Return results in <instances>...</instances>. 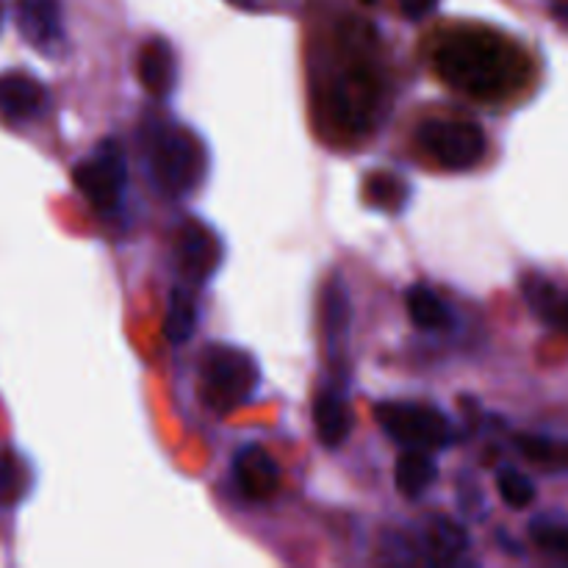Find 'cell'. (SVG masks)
Wrapping results in <instances>:
<instances>
[{"label":"cell","instance_id":"obj_1","mask_svg":"<svg viewBox=\"0 0 568 568\" xmlns=\"http://www.w3.org/2000/svg\"><path fill=\"white\" fill-rule=\"evenodd\" d=\"M436 72L455 92L475 100H499L519 83L525 59L505 37L483 28H460L438 42Z\"/></svg>","mask_w":568,"mask_h":568},{"label":"cell","instance_id":"obj_2","mask_svg":"<svg viewBox=\"0 0 568 568\" xmlns=\"http://www.w3.org/2000/svg\"><path fill=\"white\" fill-rule=\"evenodd\" d=\"M261 381L258 364L244 349L231 344H211L200 364V392L216 414H231L250 403Z\"/></svg>","mask_w":568,"mask_h":568},{"label":"cell","instance_id":"obj_3","mask_svg":"<svg viewBox=\"0 0 568 568\" xmlns=\"http://www.w3.org/2000/svg\"><path fill=\"white\" fill-rule=\"evenodd\" d=\"M150 170H153L155 183L161 192L172 194V197H183L192 192L205 175V148L192 131L181 125H164L155 128L150 136Z\"/></svg>","mask_w":568,"mask_h":568},{"label":"cell","instance_id":"obj_4","mask_svg":"<svg viewBox=\"0 0 568 568\" xmlns=\"http://www.w3.org/2000/svg\"><path fill=\"white\" fill-rule=\"evenodd\" d=\"M383 100V81L369 61H349L327 89V111L347 136H364L375 128Z\"/></svg>","mask_w":568,"mask_h":568},{"label":"cell","instance_id":"obj_5","mask_svg":"<svg viewBox=\"0 0 568 568\" xmlns=\"http://www.w3.org/2000/svg\"><path fill=\"white\" fill-rule=\"evenodd\" d=\"M375 419L394 444L405 449L436 453L453 444L455 427L442 408L427 403H381Z\"/></svg>","mask_w":568,"mask_h":568},{"label":"cell","instance_id":"obj_6","mask_svg":"<svg viewBox=\"0 0 568 568\" xmlns=\"http://www.w3.org/2000/svg\"><path fill=\"white\" fill-rule=\"evenodd\" d=\"M78 192L98 214H114L122 205L128 186V164L116 139H103L87 159L72 170Z\"/></svg>","mask_w":568,"mask_h":568},{"label":"cell","instance_id":"obj_7","mask_svg":"<svg viewBox=\"0 0 568 568\" xmlns=\"http://www.w3.org/2000/svg\"><path fill=\"white\" fill-rule=\"evenodd\" d=\"M416 144L444 170H471L486 159L488 136L477 122L427 120L416 131Z\"/></svg>","mask_w":568,"mask_h":568},{"label":"cell","instance_id":"obj_8","mask_svg":"<svg viewBox=\"0 0 568 568\" xmlns=\"http://www.w3.org/2000/svg\"><path fill=\"white\" fill-rule=\"evenodd\" d=\"M222 264L220 236L205 222L186 220L178 231V266L197 286L209 283Z\"/></svg>","mask_w":568,"mask_h":568},{"label":"cell","instance_id":"obj_9","mask_svg":"<svg viewBox=\"0 0 568 568\" xmlns=\"http://www.w3.org/2000/svg\"><path fill=\"white\" fill-rule=\"evenodd\" d=\"M17 28L31 48L59 53L64 42L59 0H17Z\"/></svg>","mask_w":568,"mask_h":568},{"label":"cell","instance_id":"obj_10","mask_svg":"<svg viewBox=\"0 0 568 568\" xmlns=\"http://www.w3.org/2000/svg\"><path fill=\"white\" fill-rule=\"evenodd\" d=\"M233 477H236L239 491L253 503L275 497L281 488V466L275 464L270 453L258 444H247L233 458Z\"/></svg>","mask_w":568,"mask_h":568},{"label":"cell","instance_id":"obj_11","mask_svg":"<svg viewBox=\"0 0 568 568\" xmlns=\"http://www.w3.org/2000/svg\"><path fill=\"white\" fill-rule=\"evenodd\" d=\"M50 98L48 89L31 72L11 70L0 75V116L9 122H28L44 114Z\"/></svg>","mask_w":568,"mask_h":568},{"label":"cell","instance_id":"obj_12","mask_svg":"<svg viewBox=\"0 0 568 568\" xmlns=\"http://www.w3.org/2000/svg\"><path fill=\"white\" fill-rule=\"evenodd\" d=\"M136 75L139 83L144 87V92L153 94V98H166V94L175 89L178 61L175 50L170 48L166 39L153 37L142 44L136 61Z\"/></svg>","mask_w":568,"mask_h":568},{"label":"cell","instance_id":"obj_13","mask_svg":"<svg viewBox=\"0 0 568 568\" xmlns=\"http://www.w3.org/2000/svg\"><path fill=\"white\" fill-rule=\"evenodd\" d=\"M314 425L316 436L325 447L336 449L347 442L349 427H353V416H349V405L338 388L327 386L316 394L314 399Z\"/></svg>","mask_w":568,"mask_h":568},{"label":"cell","instance_id":"obj_14","mask_svg":"<svg viewBox=\"0 0 568 568\" xmlns=\"http://www.w3.org/2000/svg\"><path fill=\"white\" fill-rule=\"evenodd\" d=\"M397 488L403 497L419 499L422 494H427L433 488L438 477L436 460L430 458V453H422V449H405L403 458L397 460Z\"/></svg>","mask_w":568,"mask_h":568},{"label":"cell","instance_id":"obj_15","mask_svg":"<svg viewBox=\"0 0 568 568\" xmlns=\"http://www.w3.org/2000/svg\"><path fill=\"white\" fill-rule=\"evenodd\" d=\"M405 308L410 322L422 331H447L453 325V311L430 286H410L405 294Z\"/></svg>","mask_w":568,"mask_h":568},{"label":"cell","instance_id":"obj_16","mask_svg":"<svg viewBox=\"0 0 568 568\" xmlns=\"http://www.w3.org/2000/svg\"><path fill=\"white\" fill-rule=\"evenodd\" d=\"M197 331V303L186 286L172 288L170 308L164 316V338L170 344H186Z\"/></svg>","mask_w":568,"mask_h":568},{"label":"cell","instance_id":"obj_17","mask_svg":"<svg viewBox=\"0 0 568 568\" xmlns=\"http://www.w3.org/2000/svg\"><path fill=\"white\" fill-rule=\"evenodd\" d=\"M364 194L372 209L399 214L410 200V183L394 172H375V175L366 178Z\"/></svg>","mask_w":568,"mask_h":568},{"label":"cell","instance_id":"obj_18","mask_svg":"<svg viewBox=\"0 0 568 568\" xmlns=\"http://www.w3.org/2000/svg\"><path fill=\"white\" fill-rule=\"evenodd\" d=\"M349 331V297L344 292L342 281L333 277L331 286L325 288V333L331 347H338V344L347 338Z\"/></svg>","mask_w":568,"mask_h":568},{"label":"cell","instance_id":"obj_19","mask_svg":"<svg viewBox=\"0 0 568 568\" xmlns=\"http://www.w3.org/2000/svg\"><path fill=\"white\" fill-rule=\"evenodd\" d=\"M430 549L438 560H455L469 549V536L458 521L436 516L430 525Z\"/></svg>","mask_w":568,"mask_h":568},{"label":"cell","instance_id":"obj_20","mask_svg":"<svg viewBox=\"0 0 568 568\" xmlns=\"http://www.w3.org/2000/svg\"><path fill=\"white\" fill-rule=\"evenodd\" d=\"M530 536L541 552L568 564V516H541L532 521Z\"/></svg>","mask_w":568,"mask_h":568},{"label":"cell","instance_id":"obj_21","mask_svg":"<svg viewBox=\"0 0 568 568\" xmlns=\"http://www.w3.org/2000/svg\"><path fill=\"white\" fill-rule=\"evenodd\" d=\"M497 491L503 497V503L514 510H525L536 503L538 488L525 471L514 469V466H505L497 471Z\"/></svg>","mask_w":568,"mask_h":568},{"label":"cell","instance_id":"obj_22","mask_svg":"<svg viewBox=\"0 0 568 568\" xmlns=\"http://www.w3.org/2000/svg\"><path fill=\"white\" fill-rule=\"evenodd\" d=\"M519 449L525 453L527 460L544 466V469H568V444L549 442L541 436H525L519 438Z\"/></svg>","mask_w":568,"mask_h":568},{"label":"cell","instance_id":"obj_23","mask_svg":"<svg viewBox=\"0 0 568 568\" xmlns=\"http://www.w3.org/2000/svg\"><path fill=\"white\" fill-rule=\"evenodd\" d=\"M525 294L530 308L536 311L544 322L558 325V314H560V303H564V297H560L558 288H555L547 277H527Z\"/></svg>","mask_w":568,"mask_h":568},{"label":"cell","instance_id":"obj_24","mask_svg":"<svg viewBox=\"0 0 568 568\" xmlns=\"http://www.w3.org/2000/svg\"><path fill=\"white\" fill-rule=\"evenodd\" d=\"M22 471L11 455H0V505H9L11 499L20 497Z\"/></svg>","mask_w":568,"mask_h":568},{"label":"cell","instance_id":"obj_25","mask_svg":"<svg viewBox=\"0 0 568 568\" xmlns=\"http://www.w3.org/2000/svg\"><path fill=\"white\" fill-rule=\"evenodd\" d=\"M436 3L438 0H399V9H403V14L410 17V20H422V17H427L436 9Z\"/></svg>","mask_w":568,"mask_h":568},{"label":"cell","instance_id":"obj_26","mask_svg":"<svg viewBox=\"0 0 568 568\" xmlns=\"http://www.w3.org/2000/svg\"><path fill=\"white\" fill-rule=\"evenodd\" d=\"M558 325H560V327H566V331H568V297H564V303H560Z\"/></svg>","mask_w":568,"mask_h":568},{"label":"cell","instance_id":"obj_27","mask_svg":"<svg viewBox=\"0 0 568 568\" xmlns=\"http://www.w3.org/2000/svg\"><path fill=\"white\" fill-rule=\"evenodd\" d=\"M555 17H558L560 22H564V26H568V6H555Z\"/></svg>","mask_w":568,"mask_h":568},{"label":"cell","instance_id":"obj_28","mask_svg":"<svg viewBox=\"0 0 568 568\" xmlns=\"http://www.w3.org/2000/svg\"><path fill=\"white\" fill-rule=\"evenodd\" d=\"M555 6H568V0H555Z\"/></svg>","mask_w":568,"mask_h":568},{"label":"cell","instance_id":"obj_29","mask_svg":"<svg viewBox=\"0 0 568 568\" xmlns=\"http://www.w3.org/2000/svg\"><path fill=\"white\" fill-rule=\"evenodd\" d=\"M0 22H3V3H0Z\"/></svg>","mask_w":568,"mask_h":568}]
</instances>
